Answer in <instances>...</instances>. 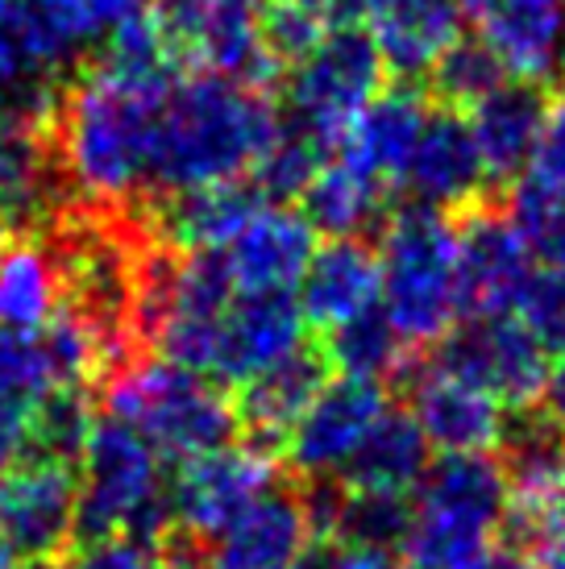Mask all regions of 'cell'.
Wrapping results in <instances>:
<instances>
[{
  "mask_svg": "<svg viewBox=\"0 0 565 569\" xmlns=\"http://www.w3.org/2000/svg\"><path fill=\"white\" fill-rule=\"evenodd\" d=\"M171 63L100 59L59 100V167L96 208L129 204L150 191L158 109Z\"/></svg>",
  "mask_w": 565,
  "mask_h": 569,
  "instance_id": "6da1fadb",
  "label": "cell"
},
{
  "mask_svg": "<svg viewBox=\"0 0 565 569\" xmlns=\"http://www.w3.org/2000/svg\"><path fill=\"white\" fill-rule=\"evenodd\" d=\"M282 112L262 83L217 71L171 76L158 109L150 191H188L250 179L267 146L279 138Z\"/></svg>",
  "mask_w": 565,
  "mask_h": 569,
  "instance_id": "7a4b0ae2",
  "label": "cell"
},
{
  "mask_svg": "<svg viewBox=\"0 0 565 569\" xmlns=\"http://www.w3.org/2000/svg\"><path fill=\"white\" fill-rule=\"evenodd\" d=\"M378 312L408 349L437 346L462 317L457 224L437 208L408 204L383 224L378 241Z\"/></svg>",
  "mask_w": 565,
  "mask_h": 569,
  "instance_id": "3957f363",
  "label": "cell"
},
{
  "mask_svg": "<svg viewBox=\"0 0 565 569\" xmlns=\"http://www.w3.org/2000/svg\"><path fill=\"white\" fill-rule=\"evenodd\" d=\"M507 528V470L490 453H440L412 490V569H470Z\"/></svg>",
  "mask_w": 565,
  "mask_h": 569,
  "instance_id": "277c9868",
  "label": "cell"
},
{
  "mask_svg": "<svg viewBox=\"0 0 565 569\" xmlns=\"http://www.w3.org/2000/svg\"><path fill=\"white\" fill-rule=\"evenodd\" d=\"M105 411L133 425L162 458L188 461L237 437V408L225 387L167 358L121 366L105 387Z\"/></svg>",
  "mask_w": 565,
  "mask_h": 569,
  "instance_id": "5b68a950",
  "label": "cell"
},
{
  "mask_svg": "<svg viewBox=\"0 0 565 569\" xmlns=\"http://www.w3.org/2000/svg\"><path fill=\"white\" fill-rule=\"evenodd\" d=\"M79 528L83 537L141 532L162 537L171 528L167 458L117 416H96L79 445Z\"/></svg>",
  "mask_w": 565,
  "mask_h": 569,
  "instance_id": "8992f818",
  "label": "cell"
},
{
  "mask_svg": "<svg viewBox=\"0 0 565 569\" xmlns=\"http://www.w3.org/2000/svg\"><path fill=\"white\" fill-rule=\"evenodd\" d=\"M92 42L100 33L83 0H0V112L47 117Z\"/></svg>",
  "mask_w": 565,
  "mask_h": 569,
  "instance_id": "52a82bcc",
  "label": "cell"
},
{
  "mask_svg": "<svg viewBox=\"0 0 565 569\" xmlns=\"http://www.w3.org/2000/svg\"><path fill=\"white\" fill-rule=\"evenodd\" d=\"M383 76L387 67L370 30H361L354 21H333L320 33V42L291 63L287 104L296 126L333 146L349 117L375 92H383Z\"/></svg>",
  "mask_w": 565,
  "mask_h": 569,
  "instance_id": "ba28073f",
  "label": "cell"
},
{
  "mask_svg": "<svg viewBox=\"0 0 565 569\" xmlns=\"http://www.w3.org/2000/svg\"><path fill=\"white\" fill-rule=\"evenodd\" d=\"M267 13L270 0H162L155 21L171 59L191 71L267 83L279 67L267 50Z\"/></svg>",
  "mask_w": 565,
  "mask_h": 569,
  "instance_id": "9c48e42d",
  "label": "cell"
},
{
  "mask_svg": "<svg viewBox=\"0 0 565 569\" xmlns=\"http://www.w3.org/2000/svg\"><path fill=\"white\" fill-rule=\"evenodd\" d=\"M79 528L76 461L21 453L0 466V557L47 561L71 545Z\"/></svg>",
  "mask_w": 565,
  "mask_h": 569,
  "instance_id": "30bf717a",
  "label": "cell"
},
{
  "mask_svg": "<svg viewBox=\"0 0 565 569\" xmlns=\"http://www.w3.org/2000/svg\"><path fill=\"white\" fill-rule=\"evenodd\" d=\"M275 482L279 475L262 445H217L208 453L179 461V470L171 475V523L191 540H212Z\"/></svg>",
  "mask_w": 565,
  "mask_h": 569,
  "instance_id": "8fae6325",
  "label": "cell"
},
{
  "mask_svg": "<svg viewBox=\"0 0 565 569\" xmlns=\"http://www.w3.org/2000/svg\"><path fill=\"white\" fill-rule=\"evenodd\" d=\"M437 346L440 362L474 379L507 411H524L541 403V391L549 379V353L519 325L516 312L470 317L466 329H449Z\"/></svg>",
  "mask_w": 565,
  "mask_h": 569,
  "instance_id": "7c38bea8",
  "label": "cell"
},
{
  "mask_svg": "<svg viewBox=\"0 0 565 569\" xmlns=\"http://www.w3.org/2000/svg\"><path fill=\"white\" fill-rule=\"evenodd\" d=\"M387 408L391 403H387L383 382L329 375L325 387L313 396V403L299 411L291 432L282 437V453L308 478L341 475Z\"/></svg>",
  "mask_w": 565,
  "mask_h": 569,
  "instance_id": "4fadbf2b",
  "label": "cell"
},
{
  "mask_svg": "<svg viewBox=\"0 0 565 569\" xmlns=\"http://www.w3.org/2000/svg\"><path fill=\"white\" fill-rule=\"evenodd\" d=\"M304 325L296 291H234L212 332L205 375L220 387L250 382L304 346Z\"/></svg>",
  "mask_w": 565,
  "mask_h": 569,
  "instance_id": "5bb4252c",
  "label": "cell"
},
{
  "mask_svg": "<svg viewBox=\"0 0 565 569\" xmlns=\"http://www.w3.org/2000/svg\"><path fill=\"white\" fill-rule=\"evenodd\" d=\"M462 21L499 59L507 80L549 83L565 76V0H457Z\"/></svg>",
  "mask_w": 565,
  "mask_h": 569,
  "instance_id": "9a60e30c",
  "label": "cell"
},
{
  "mask_svg": "<svg viewBox=\"0 0 565 569\" xmlns=\"http://www.w3.org/2000/svg\"><path fill=\"white\" fill-rule=\"evenodd\" d=\"M408 416L437 453H495L507 437V408L440 358L416 370Z\"/></svg>",
  "mask_w": 565,
  "mask_h": 569,
  "instance_id": "2e32d148",
  "label": "cell"
},
{
  "mask_svg": "<svg viewBox=\"0 0 565 569\" xmlns=\"http://www.w3.org/2000/svg\"><path fill=\"white\" fill-rule=\"evenodd\" d=\"M313 250L316 229L308 217L282 200H262L234 238L205 253H217L237 291H296Z\"/></svg>",
  "mask_w": 565,
  "mask_h": 569,
  "instance_id": "e0dca14e",
  "label": "cell"
},
{
  "mask_svg": "<svg viewBox=\"0 0 565 569\" xmlns=\"http://www.w3.org/2000/svg\"><path fill=\"white\" fill-rule=\"evenodd\" d=\"M313 537V503L299 490L275 482L208 540L200 569H291L308 553Z\"/></svg>",
  "mask_w": 565,
  "mask_h": 569,
  "instance_id": "ac0fdd59",
  "label": "cell"
},
{
  "mask_svg": "<svg viewBox=\"0 0 565 569\" xmlns=\"http://www.w3.org/2000/svg\"><path fill=\"white\" fill-rule=\"evenodd\" d=\"M490 183V171L483 162V150L474 142V129L462 109H428L416 150L408 159L404 183L399 188L412 196V204L437 208V212H454V208H470Z\"/></svg>",
  "mask_w": 565,
  "mask_h": 569,
  "instance_id": "d6986e66",
  "label": "cell"
},
{
  "mask_svg": "<svg viewBox=\"0 0 565 569\" xmlns=\"http://www.w3.org/2000/svg\"><path fill=\"white\" fill-rule=\"evenodd\" d=\"M533 253L503 212H474L457 224V291L462 317L516 312L519 291L533 279Z\"/></svg>",
  "mask_w": 565,
  "mask_h": 569,
  "instance_id": "ffe728a7",
  "label": "cell"
},
{
  "mask_svg": "<svg viewBox=\"0 0 565 569\" xmlns=\"http://www.w3.org/2000/svg\"><path fill=\"white\" fill-rule=\"evenodd\" d=\"M428 109L433 104L420 92H412V88L375 92L341 126V133L333 138L329 159L346 162L358 174L383 183L387 191L399 188L412 150H416V138H420L424 121H428Z\"/></svg>",
  "mask_w": 565,
  "mask_h": 569,
  "instance_id": "44dd1931",
  "label": "cell"
},
{
  "mask_svg": "<svg viewBox=\"0 0 565 569\" xmlns=\"http://www.w3.org/2000/svg\"><path fill=\"white\" fill-rule=\"evenodd\" d=\"M296 303L316 329H337L378 308V258L361 238H329L316 246L296 283Z\"/></svg>",
  "mask_w": 565,
  "mask_h": 569,
  "instance_id": "7402d4cb",
  "label": "cell"
},
{
  "mask_svg": "<svg viewBox=\"0 0 565 569\" xmlns=\"http://www.w3.org/2000/svg\"><path fill=\"white\" fill-rule=\"evenodd\" d=\"M383 67L399 76H428L440 54L462 38L457 0H378L366 13Z\"/></svg>",
  "mask_w": 565,
  "mask_h": 569,
  "instance_id": "603a6c76",
  "label": "cell"
},
{
  "mask_svg": "<svg viewBox=\"0 0 565 569\" xmlns=\"http://www.w3.org/2000/svg\"><path fill=\"white\" fill-rule=\"evenodd\" d=\"M333 370L325 362L320 349L299 346L296 353H287L282 362L267 366L262 375H254L250 382H241L237 391V420L241 428H250L254 445H282V437L291 432L299 420V411L313 403V396L325 387Z\"/></svg>",
  "mask_w": 565,
  "mask_h": 569,
  "instance_id": "cb8c5ba5",
  "label": "cell"
},
{
  "mask_svg": "<svg viewBox=\"0 0 565 569\" xmlns=\"http://www.w3.org/2000/svg\"><path fill=\"white\" fill-rule=\"evenodd\" d=\"M42 121L0 112V221L9 229H30L54 204V154Z\"/></svg>",
  "mask_w": 565,
  "mask_h": 569,
  "instance_id": "d4e9b609",
  "label": "cell"
},
{
  "mask_svg": "<svg viewBox=\"0 0 565 569\" xmlns=\"http://www.w3.org/2000/svg\"><path fill=\"white\" fill-rule=\"evenodd\" d=\"M466 121L490 179H512L533 167L541 121H545V92L536 83L503 80L495 92L466 109Z\"/></svg>",
  "mask_w": 565,
  "mask_h": 569,
  "instance_id": "484cf974",
  "label": "cell"
},
{
  "mask_svg": "<svg viewBox=\"0 0 565 569\" xmlns=\"http://www.w3.org/2000/svg\"><path fill=\"white\" fill-rule=\"evenodd\" d=\"M63 387L38 332L0 329V466L33 449V420Z\"/></svg>",
  "mask_w": 565,
  "mask_h": 569,
  "instance_id": "4316f807",
  "label": "cell"
},
{
  "mask_svg": "<svg viewBox=\"0 0 565 569\" xmlns=\"http://www.w3.org/2000/svg\"><path fill=\"white\" fill-rule=\"evenodd\" d=\"M63 258L33 238L0 246V329L38 332L63 312Z\"/></svg>",
  "mask_w": 565,
  "mask_h": 569,
  "instance_id": "83f0119b",
  "label": "cell"
},
{
  "mask_svg": "<svg viewBox=\"0 0 565 569\" xmlns=\"http://www.w3.org/2000/svg\"><path fill=\"white\" fill-rule=\"evenodd\" d=\"M267 196L254 188L250 179H234V183H208V188H188L167 196V204L158 212V229L184 253L220 250L246 224L254 208Z\"/></svg>",
  "mask_w": 565,
  "mask_h": 569,
  "instance_id": "f1b7e54d",
  "label": "cell"
},
{
  "mask_svg": "<svg viewBox=\"0 0 565 569\" xmlns=\"http://www.w3.org/2000/svg\"><path fill=\"white\" fill-rule=\"evenodd\" d=\"M428 466H433V445L424 441L416 420L408 411L387 408L378 416V425L366 432V441L358 445V453L349 458L341 478H346V487L412 495Z\"/></svg>",
  "mask_w": 565,
  "mask_h": 569,
  "instance_id": "f546056e",
  "label": "cell"
},
{
  "mask_svg": "<svg viewBox=\"0 0 565 569\" xmlns=\"http://www.w3.org/2000/svg\"><path fill=\"white\" fill-rule=\"evenodd\" d=\"M313 503V528L337 545H361V549H387L395 553L412 523V495H387V490H320Z\"/></svg>",
  "mask_w": 565,
  "mask_h": 569,
  "instance_id": "4dcf8cb0",
  "label": "cell"
},
{
  "mask_svg": "<svg viewBox=\"0 0 565 569\" xmlns=\"http://www.w3.org/2000/svg\"><path fill=\"white\" fill-rule=\"evenodd\" d=\"M387 196L391 191L358 174L354 167L337 159H325L308 179V188L299 191V212L308 217L316 233L329 238H361L387 217Z\"/></svg>",
  "mask_w": 565,
  "mask_h": 569,
  "instance_id": "1f68e13d",
  "label": "cell"
},
{
  "mask_svg": "<svg viewBox=\"0 0 565 569\" xmlns=\"http://www.w3.org/2000/svg\"><path fill=\"white\" fill-rule=\"evenodd\" d=\"M320 353H325L329 370L370 382H387L408 366V346L399 341V332L391 329V320L383 317L378 308L325 332Z\"/></svg>",
  "mask_w": 565,
  "mask_h": 569,
  "instance_id": "d6a6232c",
  "label": "cell"
},
{
  "mask_svg": "<svg viewBox=\"0 0 565 569\" xmlns=\"http://www.w3.org/2000/svg\"><path fill=\"white\" fill-rule=\"evenodd\" d=\"M507 221L516 224L533 262L565 270V174L524 171L507 200Z\"/></svg>",
  "mask_w": 565,
  "mask_h": 569,
  "instance_id": "836d02e7",
  "label": "cell"
},
{
  "mask_svg": "<svg viewBox=\"0 0 565 569\" xmlns=\"http://www.w3.org/2000/svg\"><path fill=\"white\" fill-rule=\"evenodd\" d=\"M329 146L320 142L316 133H308L296 121H282L279 138L267 146V154L258 159V167L250 171V183L267 200H299V191L308 188V179L316 174V167L325 162Z\"/></svg>",
  "mask_w": 565,
  "mask_h": 569,
  "instance_id": "e575fe53",
  "label": "cell"
},
{
  "mask_svg": "<svg viewBox=\"0 0 565 569\" xmlns=\"http://www.w3.org/2000/svg\"><path fill=\"white\" fill-rule=\"evenodd\" d=\"M59 569H191V561L188 553L171 549L167 537L105 532V537L79 540Z\"/></svg>",
  "mask_w": 565,
  "mask_h": 569,
  "instance_id": "d590c367",
  "label": "cell"
},
{
  "mask_svg": "<svg viewBox=\"0 0 565 569\" xmlns=\"http://www.w3.org/2000/svg\"><path fill=\"white\" fill-rule=\"evenodd\" d=\"M433 80H437V96L449 104V109H470V104H478L487 92H495L503 80H507V71L499 67V59L490 54L478 38H470V42H462L457 38L454 47L440 54V63L428 71Z\"/></svg>",
  "mask_w": 565,
  "mask_h": 569,
  "instance_id": "8d00e7d4",
  "label": "cell"
},
{
  "mask_svg": "<svg viewBox=\"0 0 565 569\" xmlns=\"http://www.w3.org/2000/svg\"><path fill=\"white\" fill-rule=\"evenodd\" d=\"M92 420L96 411L88 403L83 387H54L47 396V403L38 408V420H33V453L76 461Z\"/></svg>",
  "mask_w": 565,
  "mask_h": 569,
  "instance_id": "74e56055",
  "label": "cell"
},
{
  "mask_svg": "<svg viewBox=\"0 0 565 569\" xmlns=\"http://www.w3.org/2000/svg\"><path fill=\"white\" fill-rule=\"evenodd\" d=\"M519 325L545 346V353H565V270H533L528 287L516 300Z\"/></svg>",
  "mask_w": 565,
  "mask_h": 569,
  "instance_id": "f35d334b",
  "label": "cell"
},
{
  "mask_svg": "<svg viewBox=\"0 0 565 569\" xmlns=\"http://www.w3.org/2000/svg\"><path fill=\"white\" fill-rule=\"evenodd\" d=\"M333 26L325 9H316L313 0H270L267 13V50L275 63H296L299 54L320 42V33Z\"/></svg>",
  "mask_w": 565,
  "mask_h": 569,
  "instance_id": "ab89813d",
  "label": "cell"
},
{
  "mask_svg": "<svg viewBox=\"0 0 565 569\" xmlns=\"http://www.w3.org/2000/svg\"><path fill=\"white\" fill-rule=\"evenodd\" d=\"M528 171L565 174V88L553 100H545V121H541V138H536V154Z\"/></svg>",
  "mask_w": 565,
  "mask_h": 569,
  "instance_id": "60d3db41",
  "label": "cell"
},
{
  "mask_svg": "<svg viewBox=\"0 0 565 569\" xmlns=\"http://www.w3.org/2000/svg\"><path fill=\"white\" fill-rule=\"evenodd\" d=\"M88 4V13H92V26L96 33L105 38L109 30H117L121 21H129V17L146 13V4L141 0H83Z\"/></svg>",
  "mask_w": 565,
  "mask_h": 569,
  "instance_id": "b9f144b4",
  "label": "cell"
},
{
  "mask_svg": "<svg viewBox=\"0 0 565 569\" xmlns=\"http://www.w3.org/2000/svg\"><path fill=\"white\" fill-rule=\"evenodd\" d=\"M536 408L545 411L553 425L565 432V353L557 358V366H549V379H545V391H541Z\"/></svg>",
  "mask_w": 565,
  "mask_h": 569,
  "instance_id": "7bdbcfd3",
  "label": "cell"
},
{
  "mask_svg": "<svg viewBox=\"0 0 565 569\" xmlns=\"http://www.w3.org/2000/svg\"><path fill=\"white\" fill-rule=\"evenodd\" d=\"M470 569H541V566H536V557L524 545H499V549H487Z\"/></svg>",
  "mask_w": 565,
  "mask_h": 569,
  "instance_id": "ee69618b",
  "label": "cell"
},
{
  "mask_svg": "<svg viewBox=\"0 0 565 569\" xmlns=\"http://www.w3.org/2000/svg\"><path fill=\"white\" fill-rule=\"evenodd\" d=\"M536 549H541V561H536L541 569H565V528H557L553 537H545Z\"/></svg>",
  "mask_w": 565,
  "mask_h": 569,
  "instance_id": "f6af8a7d",
  "label": "cell"
},
{
  "mask_svg": "<svg viewBox=\"0 0 565 569\" xmlns=\"http://www.w3.org/2000/svg\"><path fill=\"white\" fill-rule=\"evenodd\" d=\"M291 569H337V540L320 545V549H308Z\"/></svg>",
  "mask_w": 565,
  "mask_h": 569,
  "instance_id": "bcb514c9",
  "label": "cell"
},
{
  "mask_svg": "<svg viewBox=\"0 0 565 569\" xmlns=\"http://www.w3.org/2000/svg\"><path fill=\"white\" fill-rule=\"evenodd\" d=\"M0 569H47L42 561H21V557H0Z\"/></svg>",
  "mask_w": 565,
  "mask_h": 569,
  "instance_id": "7dc6e473",
  "label": "cell"
},
{
  "mask_svg": "<svg viewBox=\"0 0 565 569\" xmlns=\"http://www.w3.org/2000/svg\"><path fill=\"white\" fill-rule=\"evenodd\" d=\"M375 4H378V0H349V13H354V17H366L370 9H375Z\"/></svg>",
  "mask_w": 565,
  "mask_h": 569,
  "instance_id": "c3c4849f",
  "label": "cell"
},
{
  "mask_svg": "<svg viewBox=\"0 0 565 569\" xmlns=\"http://www.w3.org/2000/svg\"><path fill=\"white\" fill-rule=\"evenodd\" d=\"M4 241H9V224L0 221V246H4Z\"/></svg>",
  "mask_w": 565,
  "mask_h": 569,
  "instance_id": "681fc988",
  "label": "cell"
},
{
  "mask_svg": "<svg viewBox=\"0 0 565 569\" xmlns=\"http://www.w3.org/2000/svg\"><path fill=\"white\" fill-rule=\"evenodd\" d=\"M562 487H565V458H562Z\"/></svg>",
  "mask_w": 565,
  "mask_h": 569,
  "instance_id": "f907efd6",
  "label": "cell"
}]
</instances>
